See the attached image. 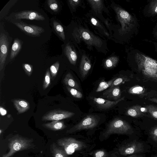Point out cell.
Segmentation results:
<instances>
[{
	"label": "cell",
	"instance_id": "cell-1",
	"mask_svg": "<svg viewBox=\"0 0 157 157\" xmlns=\"http://www.w3.org/2000/svg\"><path fill=\"white\" fill-rule=\"evenodd\" d=\"M69 35L71 40L79 47L83 44L90 51L95 49L105 54L109 51L106 40L94 34L87 24L80 19L76 18L72 22Z\"/></svg>",
	"mask_w": 157,
	"mask_h": 157
},
{
	"label": "cell",
	"instance_id": "cell-2",
	"mask_svg": "<svg viewBox=\"0 0 157 157\" xmlns=\"http://www.w3.org/2000/svg\"><path fill=\"white\" fill-rule=\"evenodd\" d=\"M110 6L115 12L119 24H114L112 22L109 32L111 40L116 43L121 42L122 38L134 28L136 20L131 14L115 2H112Z\"/></svg>",
	"mask_w": 157,
	"mask_h": 157
},
{
	"label": "cell",
	"instance_id": "cell-3",
	"mask_svg": "<svg viewBox=\"0 0 157 157\" xmlns=\"http://www.w3.org/2000/svg\"><path fill=\"white\" fill-rule=\"evenodd\" d=\"M134 57L139 72L145 77L157 80V61L139 53H136Z\"/></svg>",
	"mask_w": 157,
	"mask_h": 157
},
{
	"label": "cell",
	"instance_id": "cell-4",
	"mask_svg": "<svg viewBox=\"0 0 157 157\" xmlns=\"http://www.w3.org/2000/svg\"><path fill=\"white\" fill-rule=\"evenodd\" d=\"M113 134L128 135L132 139H139L141 136L128 122L120 118H116L110 123L104 136L107 137Z\"/></svg>",
	"mask_w": 157,
	"mask_h": 157
},
{
	"label": "cell",
	"instance_id": "cell-5",
	"mask_svg": "<svg viewBox=\"0 0 157 157\" xmlns=\"http://www.w3.org/2000/svg\"><path fill=\"white\" fill-rule=\"evenodd\" d=\"M151 147L146 141L139 139H131L119 149L120 154L128 156L135 154H145L151 152Z\"/></svg>",
	"mask_w": 157,
	"mask_h": 157
},
{
	"label": "cell",
	"instance_id": "cell-6",
	"mask_svg": "<svg viewBox=\"0 0 157 157\" xmlns=\"http://www.w3.org/2000/svg\"><path fill=\"white\" fill-rule=\"evenodd\" d=\"M9 141V151L2 157H10L17 152L31 148L33 146L32 140L18 136L12 137Z\"/></svg>",
	"mask_w": 157,
	"mask_h": 157
},
{
	"label": "cell",
	"instance_id": "cell-7",
	"mask_svg": "<svg viewBox=\"0 0 157 157\" xmlns=\"http://www.w3.org/2000/svg\"><path fill=\"white\" fill-rule=\"evenodd\" d=\"M81 49L80 47L71 40L65 44L64 48V54L71 65L76 67L79 65Z\"/></svg>",
	"mask_w": 157,
	"mask_h": 157
},
{
	"label": "cell",
	"instance_id": "cell-8",
	"mask_svg": "<svg viewBox=\"0 0 157 157\" xmlns=\"http://www.w3.org/2000/svg\"><path fill=\"white\" fill-rule=\"evenodd\" d=\"M57 143L63 148L67 155L71 154L75 151L80 150L86 146L83 142L72 137L59 139L57 140Z\"/></svg>",
	"mask_w": 157,
	"mask_h": 157
},
{
	"label": "cell",
	"instance_id": "cell-9",
	"mask_svg": "<svg viewBox=\"0 0 157 157\" xmlns=\"http://www.w3.org/2000/svg\"><path fill=\"white\" fill-rule=\"evenodd\" d=\"M84 20L100 34L108 39H111L109 33L103 23L90 12L84 15Z\"/></svg>",
	"mask_w": 157,
	"mask_h": 157
},
{
	"label": "cell",
	"instance_id": "cell-10",
	"mask_svg": "<svg viewBox=\"0 0 157 157\" xmlns=\"http://www.w3.org/2000/svg\"><path fill=\"white\" fill-rule=\"evenodd\" d=\"M87 1L91 8V10L89 12L105 24L106 19L103 16L102 13L103 12H105L108 13L109 11L105 6L104 1L87 0Z\"/></svg>",
	"mask_w": 157,
	"mask_h": 157
},
{
	"label": "cell",
	"instance_id": "cell-11",
	"mask_svg": "<svg viewBox=\"0 0 157 157\" xmlns=\"http://www.w3.org/2000/svg\"><path fill=\"white\" fill-rule=\"evenodd\" d=\"M98 120L94 115H90L84 117L80 122L68 130L67 133H71L85 129L92 128L98 124Z\"/></svg>",
	"mask_w": 157,
	"mask_h": 157
},
{
	"label": "cell",
	"instance_id": "cell-12",
	"mask_svg": "<svg viewBox=\"0 0 157 157\" xmlns=\"http://www.w3.org/2000/svg\"><path fill=\"white\" fill-rule=\"evenodd\" d=\"M92 58L86 51L81 49L78 66L80 74L83 78L85 77L92 67Z\"/></svg>",
	"mask_w": 157,
	"mask_h": 157
},
{
	"label": "cell",
	"instance_id": "cell-13",
	"mask_svg": "<svg viewBox=\"0 0 157 157\" xmlns=\"http://www.w3.org/2000/svg\"><path fill=\"white\" fill-rule=\"evenodd\" d=\"M75 113L69 111L55 109L48 112L42 118L43 121H59L68 118L74 115Z\"/></svg>",
	"mask_w": 157,
	"mask_h": 157
},
{
	"label": "cell",
	"instance_id": "cell-14",
	"mask_svg": "<svg viewBox=\"0 0 157 157\" xmlns=\"http://www.w3.org/2000/svg\"><path fill=\"white\" fill-rule=\"evenodd\" d=\"M0 71L3 68L8 55L9 41L7 36L1 33L0 35Z\"/></svg>",
	"mask_w": 157,
	"mask_h": 157
},
{
	"label": "cell",
	"instance_id": "cell-15",
	"mask_svg": "<svg viewBox=\"0 0 157 157\" xmlns=\"http://www.w3.org/2000/svg\"><path fill=\"white\" fill-rule=\"evenodd\" d=\"M14 24L27 34L34 36H39L44 31L41 27L36 25L27 24L22 22H16Z\"/></svg>",
	"mask_w": 157,
	"mask_h": 157
},
{
	"label": "cell",
	"instance_id": "cell-16",
	"mask_svg": "<svg viewBox=\"0 0 157 157\" xmlns=\"http://www.w3.org/2000/svg\"><path fill=\"white\" fill-rule=\"evenodd\" d=\"M16 19H26L29 20L43 21L44 17L38 12L32 10H25L16 13Z\"/></svg>",
	"mask_w": 157,
	"mask_h": 157
},
{
	"label": "cell",
	"instance_id": "cell-17",
	"mask_svg": "<svg viewBox=\"0 0 157 157\" xmlns=\"http://www.w3.org/2000/svg\"><path fill=\"white\" fill-rule=\"evenodd\" d=\"M147 142L154 149H157V125L151 126L146 131Z\"/></svg>",
	"mask_w": 157,
	"mask_h": 157
},
{
	"label": "cell",
	"instance_id": "cell-18",
	"mask_svg": "<svg viewBox=\"0 0 157 157\" xmlns=\"http://www.w3.org/2000/svg\"><path fill=\"white\" fill-rule=\"evenodd\" d=\"M124 97L121 98L116 101H112L100 98H94L93 100L94 103L100 108L107 109L114 106L119 102L124 100Z\"/></svg>",
	"mask_w": 157,
	"mask_h": 157
},
{
	"label": "cell",
	"instance_id": "cell-19",
	"mask_svg": "<svg viewBox=\"0 0 157 157\" xmlns=\"http://www.w3.org/2000/svg\"><path fill=\"white\" fill-rule=\"evenodd\" d=\"M121 92L119 86H117L111 88H109L105 91L103 93V96L105 98L110 100L117 101L120 98Z\"/></svg>",
	"mask_w": 157,
	"mask_h": 157
},
{
	"label": "cell",
	"instance_id": "cell-20",
	"mask_svg": "<svg viewBox=\"0 0 157 157\" xmlns=\"http://www.w3.org/2000/svg\"><path fill=\"white\" fill-rule=\"evenodd\" d=\"M147 112V108H144L139 105H133L126 111V115L132 117L137 118L143 115L144 113Z\"/></svg>",
	"mask_w": 157,
	"mask_h": 157
},
{
	"label": "cell",
	"instance_id": "cell-21",
	"mask_svg": "<svg viewBox=\"0 0 157 157\" xmlns=\"http://www.w3.org/2000/svg\"><path fill=\"white\" fill-rule=\"evenodd\" d=\"M15 107L19 114L24 113L30 107L29 103L26 100L21 99H15L13 100Z\"/></svg>",
	"mask_w": 157,
	"mask_h": 157
},
{
	"label": "cell",
	"instance_id": "cell-22",
	"mask_svg": "<svg viewBox=\"0 0 157 157\" xmlns=\"http://www.w3.org/2000/svg\"><path fill=\"white\" fill-rule=\"evenodd\" d=\"M42 126L45 128L53 131L62 130L66 127L64 122L60 120L54 121L50 122L43 124Z\"/></svg>",
	"mask_w": 157,
	"mask_h": 157
},
{
	"label": "cell",
	"instance_id": "cell-23",
	"mask_svg": "<svg viewBox=\"0 0 157 157\" xmlns=\"http://www.w3.org/2000/svg\"><path fill=\"white\" fill-rule=\"evenodd\" d=\"M119 61V57L115 54H112L105 59L103 61L104 67L107 69L115 67Z\"/></svg>",
	"mask_w": 157,
	"mask_h": 157
},
{
	"label": "cell",
	"instance_id": "cell-24",
	"mask_svg": "<svg viewBox=\"0 0 157 157\" xmlns=\"http://www.w3.org/2000/svg\"><path fill=\"white\" fill-rule=\"evenodd\" d=\"M63 83L69 87L81 90L78 84L70 72L67 73L63 80Z\"/></svg>",
	"mask_w": 157,
	"mask_h": 157
},
{
	"label": "cell",
	"instance_id": "cell-25",
	"mask_svg": "<svg viewBox=\"0 0 157 157\" xmlns=\"http://www.w3.org/2000/svg\"><path fill=\"white\" fill-rule=\"evenodd\" d=\"M128 91L131 94L139 96H144L146 94V90L145 88L138 85L131 87L129 89Z\"/></svg>",
	"mask_w": 157,
	"mask_h": 157
},
{
	"label": "cell",
	"instance_id": "cell-26",
	"mask_svg": "<svg viewBox=\"0 0 157 157\" xmlns=\"http://www.w3.org/2000/svg\"><path fill=\"white\" fill-rule=\"evenodd\" d=\"M21 46L20 40L18 38H15L14 40L11 49L10 55L11 59H13L17 55L21 49Z\"/></svg>",
	"mask_w": 157,
	"mask_h": 157
},
{
	"label": "cell",
	"instance_id": "cell-27",
	"mask_svg": "<svg viewBox=\"0 0 157 157\" xmlns=\"http://www.w3.org/2000/svg\"><path fill=\"white\" fill-rule=\"evenodd\" d=\"M52 153L54 157H67L65 150L58 147L54 143L52 144Z\"/></svg>",
	"mask_w": 157,
	"mask_h": 157
},
{
	"label": "cell",
	"instance_id": "cell-28",
	"mask_svg": "<svg viewBox=\"0 0 157 157\" xmlns=\"http://www.w3.org/2000/svg\"><path fill=\"white\" fill-rule=\"evenodd\" d=\"M53 24L54 28L56 32L63 40H65V34L63 26L55 21H54Z\"/></svg>",
	"mask_w": 157,
	"mask_h": 157
},
{
	"label": "cell",
	"instance_id": "cell-29",
	"mask_svg": "<svg viewBox=\"0 0 157 157\" xmlns=\"http://www.w3.org/2000/svg\"><path fill=\"white\" fill-rule=\"evenodd\" d=\"M68 2L73 12H75L78 7H84L83 1L82 0H69L68 1Z\"/></svg>",
	"mask_w": 157,
	"mask_h": 157
},
{
	"label": "cell",
	"instance_id": "cell-30",
	"mask_svg": "<svg viewBox=\"0 0 157 157\" xmlns=\"http://www.w3.org/2000/svg\"><path fill=\"white\" fill-rule=\"evenodd\" d=\"M116 78H114L109 81L106 82L104 81H101L96 91L100 92L105 90L108 87H110L113 81Z\"/></svg>",
	"mask_w": 157,
	"mask_h": 157
},
{
	"label": "cell",
	"instance_id": "cell-31",
	"mask_svg": "<svg viewBox=\"0 0 157 157\" xmlns=\"http://www.w3.org/2000/svg\"><path fill=\"white\" fill-rule=\"evenodd\" d=\"M59 67V63L57 61L52 65L50 68L52 80H53L56 76Z\"/></svg>",
	"mask_w": 157,
	"mask_h": 157
},
{
	"label": "cell",
	"instance_id": "cell-32",
	"mask_svg": "<svg viewBox=\"0 0 157 157\" xmlns=\"http://www.w3.org/2000/svg\"><path fill=\"white\" fill-rule=\"evenodd\" d=\"M51 75L48 69L47 70L44 75V78L43 82V88L44 90H45L50 85L51 83Z\"/></svg>",
	"mask_w": 157,
	"mask_h": 157
},
{
	"label": "cell",
	"instance_id": "cell-33",
	"mask_svg": "<svg viewBox=\"0 0 157 157\" xmlns=\"http://www.w3.org/2000/svg\"><path fill=\"white\" fill-rule=\"evenodd\" d=\"M148 112L155 120H157V107L152 105H147L146 107Z\"/></svg>",
	"mask_w": 157,
	"mask_h": 157
},
{
	"label": "cell",
	"instance_id": "cell-34",
	"mask_svg": "<svg viewBox=\"0 0 157 157\" xmlns=\"http://www.w3.org/2000/svg\"><path fill=\"white\" fill-rule=\"evenodd\" d=\"M67 88L69 92L74 98H81L82 97V93L76 89L68 86H67Z\"/></svg>",
	"mask_w": 157,
	"mask_h": 157
},
{
	"label": "cell",
	"instance_id": "cell-35",
	"mask_svg": "<svg viewBox=\"0 0 157 157\" xmlns=\"http://www.w3.org/2000/svg\"><path fill=\"white\" fill-rule=\"evenodd\" d=\"M129 79L126 77H123L116 78L113 81L111 86L109 88H111L115 86H118L120 84L128 81Z\"/></svg>",
	"mask_w": 157,
	"mask_h": 157
},
{
	"label": "cell",
	"instance_id": "cell-36",
	"mask_svg": "<svg viewBox=\"0 0 157 157\" xmlns=\"http://www.w3.org/2000/svg\"><path fill=\"white\" fill-rule=\"evenodd\" d=\"M149 11L152 15L157 14V0L151 1L149 6Z\"/></svg>",
	"mask_w": 157,
	"mask_h": 157
},
{
	"label": "cell",
	"instance_id": "cell-37",
	"mask_svg": "<svg viewBox=\"0 0 157 157\" xmlns=\"http://www.w3.org/2000/svg\"><path fill=\"white\" fill-rule=\"evenodd\" d=\"M47 2L48 6L51 10L55 12L58 11L59 6L56 1V0H48Z\"/></svg>",
	"mask_w": 157,
	"mask_h": 157
},
{
	"label": "cell",
	"instance_id": "cell-38",
	"mask_svg": "<svg viewBox=\"0 0 157 157\" xmlns=\"http://www.w3.org/2000/svg\"><path fill=\"white\" fill-rule=\"evenodd\" d=\"M23 67L26 74L29 76H30L33 71L32 65L28 63H24L23 64Z\"/></svg>",
	"mask_w": 157,
	"mask_h": 157
},
{
	"label": "cell",
	"instance_id": "cell-39",
	"mask_svg": "<svg viewBox=\"0 0 157 157\" xmlns=\"http://www.w3.org/2000/svg\"><path fill=\"white\" fill-rule=\"evenodd\" d=\"M107 154L103 150L97 151L94 153L93 157H106Z\"/></svg>",
	"mask_w": 157,
	"mask_h": 157
},
{
	"label": "cell",
	"instance_id": "cell-40",
	"mask_svg": "<svg viewBox=\"0 0 157 157\" xmlns=\"http://www.w3.org/2000/svg\"><path fill=\"white\" fill-rule=\"evenodd\" d=\"M145 154H135L129 155L126 157H146Z\"/></svg>",
	"mask_w": 157,
	"mask_h": 157
},
{
	"label": "cell",
	"instance_id": "cell-41",
	"mask_svg": "<svg viewBox=\"0 0 157 157\" xmlns=\"http://www.w3.org/2000/svg\"><path fill=\"white\" fill-rule=\"evenodd\" d=\"M0 114L2 116H4L7 113L6 110L2 106L0 107Z\"/></svg>",
	"mask_w": 157,
	"mask_h": 157
},
{
	"label": "cell",
	"instance_id": "cell-42",
	"mask_svg": "<svg viewBox=\"0 0 157 157\" xmlns=\"http://www.w3.org/2000/svg\"><path fill=\"white\" fill-rule=\"evenodd\" d=\"M148 100L152 102L157 104V97L149 98L148 99Z\"/></svg>",
	"mask_w": 157,
	"mask_h": 157
},
{
	"label": "cell",
	"instance_id": "cell-43",
	"mask_svg": "<svg viewBox=\"0 0 157 157\" xmlns=\"http://www.w3.org/2000/svg\"><path fill=\"white\" fill-rule=\"evenodd\" d=\"M149 157H157V149L154 150L153 153Z\"/></svg>",
	"mask_w": 157,
	"mask_h": 157
},
{
	"label": "cell",
	"instance_id": "cell-44",
	"mask_svg": "<svg viewBox=\"0 0 157 157\" xmlns=\"http://www.w3.org/2000/svg\"><path fill=\"white\" fill-rule=\"evenodd\" d=\"M2 130L1 129H0V135L1 134V133H2Z\"/></svg>",
	"mask_w": 157,
	"mask_h": 157
},
{
	"label": "cell",
	"instance_id": "cell-45",
	"mask_svg": "<svg viewBox=\"0 0 157 157\" xmlns=\"http://www.w3.org/2000/svg\"><path fill=\"white\" fill-rule=\"evenodd\" d=\"M156 35H157V31H156Z\"/></svg>",
	"mask_w": 157,
	"mask_h": 157
}]
</instances>
